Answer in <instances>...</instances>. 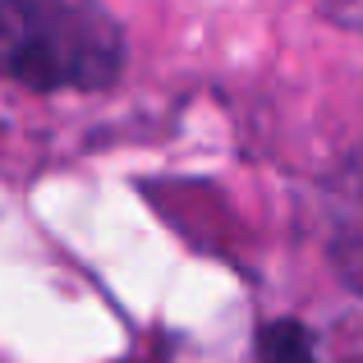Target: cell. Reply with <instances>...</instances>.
Returning a JSON list of instances; mask_svg holds the SVG:
<instances>
[{"label":"cell","instance_id":"1","mask_svg":"<svg viewBox=\"0 0 363 363\" xmlns=\"http://www.w3.org/2000/svg\"><path fill=\"white\" fill-rule=\"evenodd\" d=\"M124 42L101 0H0V74L33 92L116 83Z\"/></svg>","mask_w":363,"mask_h":363},{"label":"cell","instance_id":"2","mask_svg":"<svg viewBox=\"0 0 363 363\" xmlns=\"http://www.w3.org/2000/svg\"><path fill=\"white\" fill-rule=\"evenodd\" d=\"M331 212V257H336L340 276L354 290H363V147L340 166L336 184L327 198Z\"/></svg>","mask_w":363,"mask_h":363},{"label":"cell","instance_id":"3","mask_svg":"<svg viewBox=\"0 0 363 363\" xmlns=\"http://www.w3.org/2000/svg\"><path fill=\"white\" fill-rule=\"evenodd\" d=\"M257 350H262V363H313L308 331L299 322H272L257 340Z\"/></svg>","mask_w":363,"mask_h":363}]
</instances>
